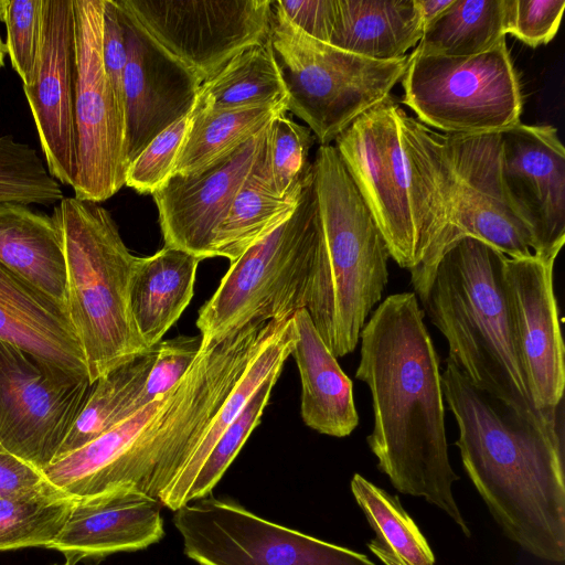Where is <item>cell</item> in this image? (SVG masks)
<instances>
[{
    "label": "cell",
    "mask_w": 565,
    "mask_h": 565,
    "mask_svg": "<svg viewBox=\"0 0 565 565\" xmlns=\"http://www.w3.org/2000/svg\"><path fill=\"white\" fill-rule=\"evenodd\" d=\"M355 377L370 390L373 429L366 441L393 488L446 513L466 537L470 529L454 497L445 429L441 371L414 292L386 297L361 334Z\"/></svg>",
    "instance_id": "obj_1"
},
{
    "label": "cell",
    "mask_w": 565,
    "mask_h": 565,
    "mask_svg": "<svg viewBox=\"0 0 565 565\" xmlns=\"http://www.w3.org/2000/svg\"><path fill=\"white\" fill-rule=\"evenodd\" d=\"M463 469L508 539L536 558L565 561L564 430L520 416L449 360L441 373Z\"/></svg>",
    "instance_id": "obj_2"
},
{
    "label": "cell",
    "mask_w": 565,
    "mask_h": 565,
    "mask_svg": "<svg viewBox=\"0 0 565 565\" xmlns=\"http://www.w3.org/2000/svg\"><path fill=\"white\" fill-rule=\"evenodd\" d=\"M505 257L479 238L458 237L440 254L420 301L447 341V359L473 386L522 417L561 427L563 402L543 412L530 397L504 290Z\"/></svg>",
    "instance_id": "obj_3"
},
{
    "label": "cell",
    "mask_w": 565,
    "mask_h": 565,
    "mask_svg": "<svg viewBox=\"0 0 565 565\" xmlns=\"http://www.w3.org/2000/svg\"><path fill=\"white\" fill-rule=\"evenodd\" d=\"M313 164L320 225L306 309L335 358L353 352L388 281L390 252L339 151L320 146Z\"/></svg>",
    "instance_id": "obj_4"
},
{
    "label": "cell",
    "mask_w": 565,
    "mask_h": 565,
    "mask_svg": "<svg viewBox=\"0 0 565 565\" xmlns=\"http://www.w3.org/2000/svg\"><path fill=\"white\" fill-rule=\"evenodd\" d=\"M52 218L65 255L67 315L95 383L149 350L129 305L139 257L125 245L110 213L96 202L64 196Z\"/></svg>",
    "instance_id": "obj_5"
},
{
    "label": "cell",
    "mask_w": 565,
    "mask_h": 565,
    "mask_svg": "<svg viewBox=\"0 0 565 565\" xmlns=\"http://www.w3.org/2000/svg\"><path fill=\"white\" fill-rule=\"evenodd\" d=\"M319 225L312 175L294 213L231 263L213 296L199 310L196 327L202 342L306 308Z\"/></svg>",
    "instance_id": "obj_6"
},
{
    "label": "cell",
    "mask_w": 565,
    "mask_h": 565,
    "mask_svg": "<svg viewBox=\"0 0 565 565\" xmlns=\"http://www.w3.org/2000/svg\"><path fill=\"white\" fill-rule=\"evenodd\" d=\"M269 40L286 89L287 110L307 124L320 146L358 118L393 99L409 55L376 61L318 41L292 25L271 0Z\"/></svg>",
    "instance_id": "obj_7"
},
{
    "label": "cell",
    "mask_w": 565,
    "mask_h": 565,
    "mask_svg": "<svg viewBox=\"0 0 565 565\" xmlns=\"http://www.w3.org/2000/svg\"><path fill=\"white\" fill-rule=\"evenodd\" d=\"M402 103L446 135L499 132L520 121L521 85L507 39L470 56L409 54Z\"/></svg>",
    "instance_id": "obj_8"
},
{
    "label": "cell",
    "mask_w": 565,
    "mask_h": 565,
    "mask_svg": "<svg viewBox=\"0 0 565 565\" xmlns=\"http://www.w3.org/2000/svg\"><path fill=\"white\" fill-rule=\"evenodd\" d=\"M72 6L76 151L72 189L75 198L99 203L116 194L126 182L125 109L103 65L104 0H72Z\"/></svg>",
    "instance_id": "obj_9"
},
{
    "label": "cell",
    "mask_w": 565,
    "mask_h": 565,
    "mask_svg": "<svg viewBox=\"0 0 565 565\" xmlns=\"http://www.w3.org/2000/svg\"><path fill=\"white\" fill-rule=\"evenodd\" d=\"M184 554L199 565H376L365 554L267 521L211 494L174 511Z\"/></svg>",
    "instance_id": "obj_10"
},
{
    "label": "cell",
    "mask_w": 565,
    "mask_h": 565,
    "mask_svg": "<svg viewBox=\"0 0 565 565\" xmlns=\"http://www.w3.org/2000/svg\"><path fill=\"white\" fill-rule=\"evenodd\" d=\"M387 151L402 206L411 222L419 265L411 273L417 298L429 286L448 245L458 209V182L445 135L388 103Z\"/></svg>",
    "instance_id": "obj_11"
},
{
    "label": "cell",
    "mask_w": 565,
    "mask_h": 565,
    "mask_svg": "<svg viewBox=\"0 0 565 565\" xmlns=\"http://www.w3.org/2000/svg\"><path fill=\"white\" fill-rule=\"evenodd\" d=\"M94 384L0 341V444L43 470Z\"/></svg>",
    "instance_id": "obj_12"
},
{
    "label": "cell",
    "mask_w": 565,
    "mask_h": 565,
    "mask_svg": "<svg viewBox=\"0 0 565 565\" xmlns=\"http://www.w3.org/2000/svg\"><path fill=\"white\" fill-rule=\"evenodd\" d=\"M145 30L202 82L268 39L271 0H119Z\"/></svg>",
    "instance_id": "obj_13"
},
{
    "label": "cell",
    "mask_w": 565,
    "mask_h": 565,
    "mask_svg": "<svg viewBox=\"0 0 565 565\" xmlns=\"http://www.w3.org/2000/svg\"><path fill=\"white\" fill-rule=\"evenodd\" d=\"M556 257H505L503 284L518 356L533 405L554 411L564 397L565 364L553 271Z\"/></svg>",
    "instance_id": "obj_14"
},
{
    "label": "cell",
    "mask_w": 565,
    "mask_h": 565,
    "mask_svg": "<svg viewBox=\"0 0 565 565\" xmlns=\"http://www.w3.org/2000/svg\"><path fill=\"white\" fill-rule=\"evenodd\" d=\"M505 192L531 232L533 254L557 257L565 242V149L551 125L499 131Z\"/></svg>",
    "instance_id": "obj_15"
},
{
    "label": "cell",
    "mask_w": 565,
    "mask_h": 565,
    "mask_svg": "<svg viewBox=\"0 0 565 565\" xmlns=\"http://www.w3.org/2000/svg\"><path fill=\"white\" fill-rule=\"evenodd\" d=\"M116 2L127 50L124 94L129 166L156 136L192 111L203 82Z\"/></svg>",
    "instance_id": "obj_16"
},
{
    "label": "cell",
    "mask_w": 565,
    "mask_h": 565,
    "mask_svg": "<svg viewBox=\"0 0 565 565\" xmlns=\"http://www.w3.org/2000/svg\"><path fill=\"white\" fill-rule=\"evenodd\" d=\"M267 128L198 170L172 173L151 194L158 207L164 246L182 249L202 259L214 257L216 230L246 180L264 143Z\"/></svg>",
    "instance_id": "obj_17"
},
{
    "label": "cell",
    "mask_w": 565,
    "mask_h": 565,
    "mask_svg": "<svg viewBox=\"0 0 565 565\" xmlns=\"http://www.w3.org/2000/svg\"><path fill=\"white\" fill-rule=\"evenodd\" d=\"M75 34L72 0H43L42 41L31 85L23 86L46 168L72 188L76 168L74 132Z\"/></svg>",
    "instance_id": "obj_18"
},
{
    "label": "cell",
    "mask_w": 565,
    "mask_h": 565,
    "mask_svg": "<svg viewBox=\"0 0 565 565\" xmlns=\"http://www.w3.org/2000/svg\"><path fill=\"white\" fill-rule=\"evenodd\" d=\"M445 137L458 182L457 216L448 245L472 236L509 258L533 255L531 232L502 183L499 132Z\"/></svg>",
    "instance_id": "obj_19"
},
{
    "label": "cell",
    "mask_w": 565,
    "mask_h": 565,
    "mask_svg": "<svg viewBox=\"0 0 565 565\" xmlns=\"http://www.w3.org/2000/svg\"><path fill=\"white\" fill-rule=\"evenodd\" d=\"M163 535L160 502L136 487H120L75 499L62 531L47 548L75 565L147 548Z\"/></svg>",
    "instance_id": "obj_20"
},
{
    "label": "cell",
    "mask_w": 565,
    "mask_h": 565,
    "mask_svg": "<svg viewBox=\"0 0 565 565\" xmlns=\"http://www.w3.org/2000/svg\"><path fill=\"white\" fill-rule=\"evenodd\" d=\"M390 102L358 118L335 138L334 147L369 206L391 258L412 271L419 265V259L413 228L391 170L387 151Z\"/></svg>",
    "instance_id": "obj_21"
},
{
    "label": "cell",
    "mask_w": 565,
    "mask_h": 565,
    "mask_svg": "<svg viewBox=\"0 0 565 565\" xmlns=\"http://www.w3.org/2000/svg\"><path fill=\"white\" fill-rule=\"evenodd\" d=\"M0 341L77 376H88L67 312L0 265Z\"/></svg>",
    "instance_id": "obj_22"
},
{
    "label": "cell",
    "mask_w": 565,
    "mask_h": 565,
    "mask_svg": "<svg viewBox=\"0 0 565 565\" xmlns=\"http://www.w3.org/2000/svg\"><path fill=\"white\" fill-rule=\"evenodd\" d=\"M296 340L291 354L301 381L300 413L311 429L349 436L359 424L353 384L328 349L306 308L292 315Z\"/></svg>",
    "instance_id": "obj_23"
},
{
    "label": "cell",
    "mask_w": 565,
    "mask_h": 565,
    "mask_svg": "<svg viewBox=\"0 0 565 565\" xmlns=\"http://www.w3.org/2000/svg\"><path fill=\"white\" fill-rule=\"evenodd\" d=\"M0 265L67 312L65 255L52 216L0 203Z\"/></svg>",
    "instance_id": "obj_24"
},
{
    "label": "cell",
    "mask_w": 565,
    "mask_h": 565,
    "mask_svg": "<svg viewBox=\"0 0 565 565\" xmlns=\"http://www.w3.org/2000/svg\"><path fill=\"white\" fill-rule=\"evenodd\" d=\"M201 260L168 246L138 258L130 281L129 305L137 331L149 349L162 340L189 306Z\"/></svg>",
    "instance_id": "obj_25"
},
{
    "label": "cell",
    "mask_w": 565,
    "mask_h": 565,
    "mask_svg": "<svg viewBox=\"0 0 565 565\" xmlns=\"http://www.w3.org/2000/svg\"><path fill=\"white\" fill-rule=\"evenodd\" d=\"M169 392L86 445L53 460L42 470L46 480L73 499L120 488V471L126 455L162 411Z\"/></svg>",
    "instance_id": "obj_26"
},
{
    "label": "cell",
    "mask_w": 565,
    "mask_h": 565,
    "mask_svg": "<svg viewBox=\"0 0 565 565\" xmlns=\"http://www.w3.org/2000/svg\"><path fill=\"white\" fill-rule=\"evenodd\" d=\"M424 23L416 0H337L331 45L376 61L406 55Z\"/></svg>",
    "instance_id": "obj_27"
},
{
    "label": "cell",
    "mask_w": 565,
    "mask_h": 565,
    "mask_svg": "<svg viewBox=\"0 0 565 565\" xmlns=\"http://www.w3.org/2000/svg\"><path fill=\"white\" fill-rule=\"evenodd\" d=\"M296 340L292 316L284 318L220 406L199 444L182 468L158 495L161 505L173 512L183 507L186 490L225 429L243 411L249 398L276 371H281Z\"/></svg>",
    "instance_id": "obj_28"
},
{
    "label": "cell",
    "mask_w": 565,
    "mask_h": 565,
    "mask_svg": "<svg viewBox=\"0 0 565 565\" xmlns=\"http://www.w3.org/2000/svg\"><path fill=\"white\" fill-rule=\"evenodd\" d=\"M267 136V134H266ZM265 141L230 210L216 230L213 255L231 263L249 246L288 218L300 194L278 196L270 188L265 159Z\"/></svg>",
    "instance_id": "obj_29"
},
{
    "label": "cell",
    "mask_w": 565,
    "mask_h": 565,
    "mask_svg": "<svg viewBox=\"0 0 565 565\" xmlns=\"http://www.w3.org/2000/svg\"><path fill=\"white\" fill-rule=\"evenodd\" d=\"M287 103L269 36L235 55L200 86L195 110L233 109Z\"/></svg>",
    "instance_id": "obj_30"
},
{
    "label": "cell",
    "mask_w": 565,
    "mask_h": 565,
    "mask_svg": "<svg viewBox=\"0 0 565 565\" xmlns=\"http://www.w3.org/2000/svg\"><path fill=\"white\" fill-rule=\"evenodd\" d=\"M351 492L375 537L369 550L384 565H435V554L425 535L393 495L360 473L350 482Z\"/></svg>",
    "instance_id": "obj_31"
},
{
    "label": "cell",
    "mask_w": 565,
    "mask_h": 565,
    "mask_svg": "<svg viewBox=\"0 0 565 565\" xmlns=\"http://www.w3.org/2000/svg\"><path fill=\"white\" fill-rule=\"evenodd\" d=\"M510 0H452L424 29L414 52L470 56L486 52L507 36Z\"/></svg>",
    "instance_id": "obj_32"
},
{
    "label": "cell",
    "mask_w": 565,
    "mask_h": 565,
    "mask_svg": "<svg viewBox=\"0 0 565 565\" xmlns=\"http://www.w3.org/2000/svg\"><path fill=\"white\" fill-rule=\"evenodd\" d=\"M287 103L191 111V122L173 173L198 170L238 148L262 131Z\"/></svg>",
    "instance_id": "obj_33"
},
{
    "label": "cell",
    "mask_w": 565,
    "mask_h": 565,
    "mask_svg": "<svg viewBox=\"0 0 565 565\" xmlns=\"http://www.w3.org/2000/svg\"><path fill=\"white\" fill-rule=\"evenodd\" d=\"M154 359V347L98 379L55 459L74 451L128 417ZM54 459V460H55Z\"/></svg>",
    "instance_id": "obj_34"
},
{
    "label": "cell",
    "mask_w": 565,
    "mask_h": 565,
    "mask_svg": "<svg viewBox=\"0 0 565 565\" xmlns=\"http://www.w3.org/2000/svg\"><path fill=\"white\" fill-rule=\"evenodd\" d=\"M75 499L54 486L0 499V552L47 548L58 536Z\"/></svg>",
    "instance_id": "obj_35"
},
{
    "label": "cell",
    "mask_w": 565,
    "mask_h": 565,
    "mask_svg": "<svg viewBox=\"0 0 565 565\" xmlns=\"http://www.w3.org/2000/svg\"><path fill=\"white\" fill-rule=\"evenodd\" d=\"M315 141L310 128L294 121L287 111L269 122L265 141L266 170L270 188L278 196L300 194L312 178L309 151Z\"/></svg>",
    "instance_id": "obj_36"
},
{
    "label": "cell",
    "mask_w": 565,
    "mask_h": 565,
    "mask_svg": "<svg viewBox=\"0 0 565 565\" xmlns=\"http://www.w3.org/2000/svg\"><path fill=\"white\" fill-rule=\"evenodd\" d=\"M64 198L38 151L11 135L0 136V203L52 205Z\"/></svg>",
    "instance_id": "obj_37"
},
{
    "label": "cell",
    "mask_w": 565,
    "mask_h": 565,
    "mask_svg": "<svg viewBox=\"0 0 565 565\" xmlns=\"http://www.w3.org/2000/svg\"><path fill=\"white\" fill-rule=\"evenodd\" d=\"M281 371L274 372L249 398L243 411L212 448L183 499V505L211 494L247 438L259 424Z\"/></svg>",
    "instance_id": "obj_38"
},
{
    "label": "cell",
    "mask_w": 565,
    "mask_h": 565,
    "mask_svg": "<svg viewBox=\"0 0 565 565\" xmlns=\"http://www.w3.org/2000/svg\"><path fill=\"white\" fill-rule=\"evenodd\" d=\"M3 22L7 29L6 51L23 86L33 82L39 62L43 0H8Z\"/></svg>",
    "instance_id": "obj_39"
},
{
    "label": "cell",
    "mask_w": 565,
    "mask_h": 565,
    "mask_svg": "<svg viewBox=\"0 0 565 565\" xmlns=\"http://www.w3.org/2000/svg\"><path fill=\"white\" fill-rule=\"evenodd\" d=\"M191 122V113L162 130L130 162L125 185L152 194L171 177Z\"/></svg>",
    "instance_id": "obj_40"
},
{
    "label": "cell",
    "mask_w": 565,
    "mask_h": 565,
    "mask_svg": "<svg viewBox=\"0 0 565 565\" xmlns=\"http://www.w3.org/2000/svg\"><path fill=\"white\" fill-rule=\"evenodd\" d=\"M201 344V337L179 335L154 345L153 363L141 391L127 409L128 417L171 391L192 366Z\"/></svg>",
    "instance_id": "obj_41"
},
{
    "label": "cell",
    "mask_w": 565,
    "mask_h": 565,
    "mask_svg": "<svg viewBox=\"0 0 565 565\" xmlns=\"http://www.w3.org/2000/svg\"><path fill=\"white\" fill-rule=\"evenodd\" d=\"M564 0H510L507 34L536 47L547 44L557 33Z\"/></svg>",
    "instance_id": "obj_42"
},
{
    "label": "cell",
    "mask_w": 565,
    "mask_h": 565,
    "mask_svg": "<svg viewBox=\"0 0 565 565\" xmlns=\"http://www.w3.org/2000/svg\"><path fill=\"white\" fill-rule=\"evenodd\" d=\"M102 57L107 78L125 109L124 73L127 50L116 0H104Z\"/></svg>",
    "instance_id": "obj_43"
},
{
    "label": "cell",
    "mask_w": 565,
    "mask_h": 565,
    "mask_svg": "<svg viewBox=\"0 0 565 565\" xmlns=\"http://www.w3.org/2000/svg\"><path fill=\"white\" fill-rule=\"evenodd\" d=\"M288 22L307 35L330 43L337 15V0H273Z\"/></svg>",
    "instance_id": "obj_44"
},
{
    "label": "cell",
    "mask_w": 565,
    "mask_h": 565,
    "mask_svg": "<svg viewBox=\"0 0 565 565\" xmlns=\"http://www.w3.org/2000/svg\"><path fill=\"white\" fill-rule=\"evenodd\" d=\"M50 484L42 470L0 444V499L42 490Z\"/></svg>",
    "instance_id": "obj_45"
},
{
    "label": "cell",
    "mask_w": 565,
    "mask_h": 565,
    "mask_svg": "<svg viewBox=\"0 0 565 565\" xmlns=\"http://www.w3.org/2000/svg\"><path fill=\"white\" fill-rule=\"evenodd\" d=\"M452 0H416L417 8L419 10L424 29L435 18H437Z\"/></svg>",
    "instance_id": "obj_46"
},
{
    "label": "cell",
    "mask_w": 565,
    "mask_h": 565,
    "mask_svg": "<svg viewBox=\"0 0 565 565\" xmlns=\"http://www.w3.org/2000/svg\"><path fill=\"white\" fill-rule=\"evenodd\" d=\"M7 51H6V45L2 41V39L0 38V67L3 66V61H4V55H6Z\"/></svg>",
    "instance_id": "obj_47"
},
{
    "label": "cell",
    "mask_w": 565,
    "mask_h": 565,
    "mask_svg": "<svg viewBox=\"0 0 565 565\" xmlns=\"http://www.w3.org/2000/svg\"><path fill=\"white\" fill-rule=\"evenodd\" d=\"M7 4L8 0H0V21H3Z\"/></svg>",
    "instance_id": "obj_48"
},
{
    "label": "cell",
    "mask_w": 565,
    "mask_h": 565,
    "mask_svg": "<svg viewBox=\"0 0 565 565\" xmlns=\"http://www.w3.org/2000/svg\"><path fill=\"white\" fill-rule=\"evenodd\" d=\"M55 565H58V564H55ZM63 565H71V564H68V563H66V562H65V564H63Z\"/></svg>",
    "instance_id": "obj_49"
}]
</instances>
